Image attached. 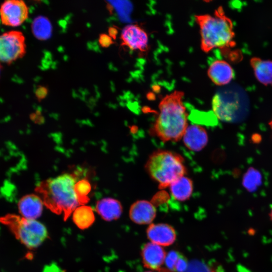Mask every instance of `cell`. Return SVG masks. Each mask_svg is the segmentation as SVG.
I'll list each match as a JSON object with an SVG mask.
<instances>
[{
  "instance_id": "cell-11",
  "label": "cell",
  "mask_w": 272,
  "mask_h": 272,
  "mask_svg": "<svg viewBox=\"0 0 272 272\" xmlns=\"http://www.w3.org/2000/svg\"><path fill=\"white\" fill-rule=\"evenodd\" d=\"M166 253L163 248L152 242L146 243L141 251L144 265L151 270H158L165 262Z\"/></svg>"
},
{
  "instance_id": "cell-19",
  "label": "cell",
  "mask_w": 272,
  "mask_h": 272,
  "mask_svg": "<svg viewBox=\"0 0 272 272\" xmlns=\"http://www.w3.org/2000/svg\"><path fill=\"white\" fill-rule=\"evenodd\" d=\"M31 30L37 39L46 40L52 35V26L47 17L39 16L33 20L31 24Z\"/></svg>"
},
{
  "instance_id": "cell-13",
  "label": "cell",
  "mask_w": 272,
  "mask_h": 272,
  "mask_svg": "<svg viewBox=\"0 0 272 272\" xmlns=\"http://www.w3.org/2000/svg\"><path fill=\"white\" fill-rule=\"evenodd\" d=\"M182 138L185 147L194 152L201 151L208 142L207 132L203 127L198 125L187 126Z\"/></svg>"
},
{
  "instance_id": "cell-16",
  "label": "cell",
  "mask_w": 272,
  "mask_h": 272,
  "mask_svg": "<svg viewBox=\"0 0 272 272\" xmlns=\"http://www.w3.org/2000/svg\"><path fill=\"white\" fill-rule=\"evenodd\" d=\"M172 196L176 200L184 201L189 199L193 191V182L185 176L180 177L169 186Z\"/></svg>"
},
{
  "instance_id": "cell-1",
  "label": "cell",
  "mask_w": 272,
  "mask_h": 272,
  "mask_svg": "<svg viewBox=\"0 0 272 272\" xmlns=\"http://www.w3.org/2000/svg\"><path fill=\"white\" fill-rule=\"evenodd\" d=\"M183 96L184 92L175 90L165 95L159 103V113L152 132L164 142L179 141L188 126Z\"/></svg>"
},
{
  "instance_id": "cell-25",
  "label": "cell",
  "mask_w": 272,
  "mask_h": 272,
  "mask_svg": "<svg viewBox=\"0 0 272 272\" xmlns=\"http://www.w3.org/2000/svg\"><path fill=\"white\" fill-rule=\"evenodd\" d=\"M48 93V89L44 86H39L35 91V95L39 101L44 99Z\"/></svg>"
},
{
  "instance_id": "cell-10",
  "label": "cell",
  "mask_w": 272,
  "mask_h": 272,
  "mask_svg": "<svg viewBox=\"0 0 272 272\" xmlns=\"http://www.w3.org/2000/svg\"><path fill=\"white\" fill-rule=\"evenodd\" d=\"M129 216L130 220L137 224H151L156 217V209L151 202L139 200L130 206Z\"/></svg>"
},
{
  "instance_id": "cell-5",
  "label": "cell",
  "mask_w": 272,
  "mask_h": 272,
  "mask_svg": "<svg viewBox=\"0 0 272 272\" xmlns=\"http://www.w3.org/2000/svg\"><path fill=\"white\" fill-rule=\"evenodd\" d=\"M0 222L10 230L17 239L30 249L37 248L48 236L45 226L36 220L8 214L0 217Z\"/></svg>"
},
{
  "instance_id": "cell-28",
  "label": "cell",
  "mask_w": 272,
  "mask_h": 272,
  "mask_svg": "<svg viewBox=\"0 0 272 272\" xmlns=\"http://www.w3.org/2000/svg\"><path fill=\"white\" fill-rule=\"evenodd\" d=\"M268 216H269V219L270 220V221H271L272 222V208L271 209L269 214H268Z\"/></svg>"
},
{
  "instance_id": "cell-30",
  "label": "cell",
  "mask_w": 272,
  "mask_h": 272,
  "mask_svg": "<svg viewBox=\"0 0 272 272\" xmlns=\"http://www.w3.org/2000/svg\"><path fill=\"white\" fill-rule=\"evenodd\" d=\"M2 69V65H1V64H0V74H1V72Z\"/></svg>"
},
{
  "instance_id": "cell-24",
  "label": "cell",
  "mask_w": 272,
  "mask_h": 272,
  "mask_svg": "<svg viewBox=\"0 0 272 272\" xmlns=\"http://www.w3.org/2000/svg\"><path fill=\"white\" fill-rule=\"evenodd\" d=\"M113 43V39L108 35L102 33L99 35V43L102 47H108Z\"/></svg>"
},
{
  "instance_id": "cell-17",
  "label": "cell",
  "mask_w": 272,
  "mask_h": 272,
  "mask_svg": "<svg viewBox=\"0 0 272 272\" xmlns=\"http://www.w3.org/2000/svg\"><path fill=\"white\" fill-rule=\"evenodd\" d=\"M251 64L257 80L262 84L272 85V61L255 58Z\"/></svg>"
},
{
  "instance_id": "cell-20",
  "label": "cell",
  "mask_w": 272,
  "mask_h": 272,
  "mask_svg": "<svg viewBox=\"0 0 272 272\" xmlns=\"http://www.w3.org/2000/svg\"><path fill=\"white\" fill-rule=\"evenodd\" d=\"M165 263L167 268L172 272H185L189 263L182 254L175 250L166 254Z\"/></svg>"
},
{
  "instance_id": "cell-21",
  "label": "cell",
  "mask_w": 272,
  "mask_h": 272,
  "mask_svg": "<svg viewBox=\"0 0 272 272\" xmlns=\"http://www.w3.org/2000/svg\"><path fill=\"white\" fill-rule=\"evenodd\" d=\"M262 177L260 172L253 167H250L244 174L242 185L249 192H253L261 184Z\"/></svg>"
},
{
  "instance_id": "cell-26",
  "label": "cell",
  "mask_w": 272,
  "mask_h": 272,
  "mask_svg": "<svg viewBox=\"0 0 272 272\" xmlns=\"http://www.w3.org/2000/svg\"><path fill=\"white\" fill-rule=\"evenodd\" d=\"M118 30L115 27H110L108 29V35L113 39H115L118 34Z\"/></svg>"
},
{
  "instance_id": "cell-12",
  "label": "cell",
  "mask_w": 272,
  "mask_h": 272,
  "mask_svg": "<svg viewBox=\"0 0 272 272\" xmlns=\"http://www.w3.org/2000/svg\"><path fill=\"white\" fill-rule=\"evenodd\" d=\"M43 202L38 195L28 194L22 197L18 203L22 217L30 220H36L42 213Z\"/></svg>"
},
{
  "instance_id": "cell-18",
  "label": "cell",
  "mask_w": 272,
  "mask_h": 272,
  "mask_svg": "<svg viewBox=\"0 0 272 272\" xmlns=\"http://www.w3.org/2000/svg\"><path fill=\"white\" fill-rule=\"evenodd\" d=\"M72 219L75 224L79 229L85 230L92 225L95 217L94 212L90 207L81 205L74 210Z\"/></svg>"
},
{
  "instance_id": "cell-6",
  "label": "cell",
  "mask_w": 272,
  "mask_h": 272,
  "mask_svg": "<svg viewBox=\"0 0 272 272\" xmlns=\"http://www.w3.org/2000/svg\"><path fill=\"white\" fill-rule=\"evenodd\" d=\"M26 52L25 38L21 31L12 30L0 35V63L11 64Z\"/></svg>"
},
{
  "instance_id": "cell-9",
  "label": "cell",
  "mask_w": 272,
  "mask_h": 272,
  "mask_svg": "<svg viewBox=\"0 0 272 272\" xmlns=\"http://www.w3.org/2000/svg\"><path fill=\"white\" fill-rule=\"evenodd\" d=\"M147 235L151 242L161 246L172 244L176 238L174 228L165 223L150 224L147 229Z\"/></svg>"
},
{
  "instance_id": "cell-2",
  "label": "cell",
  "mask_w": 272,
  "mask_h": 272,
  "mask_svg": "<svg viewBox=\"0 0 272 272\" xmlns=\"http://www.w3.org/2000/svg\"><path fill=\"white\" fill-rule=\"evenodd\" d=\"M76 182L75 175L64 173L40 182L35 191L48 209L63 214L65 221L80 205L74 189Z\"/></svg>"
},
{
  "instance_id": "cell-23",
  "label": "cell",
  "mask_w": 272,
  "mask_h": 272,
  "mask_svg": "<svg viewBox=\"0 0 272 272\" xmlns=\"http://www.w3.org/2000/svg\"><path fill=\"white\" fill-rule=\"evenodd\" d=\"M185 272H221V270L218 267H214L202 262L195 261L188 263Z\"/></svg>"
},
{
  "instance_id": "cell-29",
  "label": "cell",
  "mask_w": 272,
  "mask_h": 272,
  "mask_svg": "<svg viewBox=\"0 0 272 272\" xmlns=\"http://www.w3.org/2000/svg\"><path fill=\"white\" fill-rule=\"evenodd\" d=\"M268 125H269V126L270 127L271 130H272V118L271 119V120L268 122Z\"/></svg>"
},
{
  "instance_id": "cell-27",
  "label": "cell",
  "mask_w": 272,
  "mask_h": 272,
  "mask_svg": "<svg viewBox=\"0 0 272 272\" xmlns=\"http://www.w3.org/2000/svg\"><path fill=\"white\" fill-rule=\"evenodd\" d=\"M59 268L58 266L51 265H47L44 269L43 272H59Z\"/></svg>"
},
{
  "instance_id": "cell-4",
  "label": "cell",
  "mask_w": 272,
  "mask_h": 272,
  "mask_svg": "<svg viewBox=\"0 0 272 272\" xmlns=\"http://www.w3.org/2000/svg\"><path fill=\"white\" fill-rule=\"evenodd\" d=\"M184 162V158L178 153L158 150L149 157L145 169L150 177L158 183L159 188L164 189L185 175Z\"/></svg>"
},
{
  "instance_id": "cell-31",
  "label": "cell",
  "mask_w": 272,
  "mask_h": 272,
  "mask_svg": "<svg viewBox=\"0 0 272 272\" xmlns=\"http://www.w3.org/2000/svg\"><path fill=\"white\" fill-rule=\"evenodd\" d=\"M145 272H153V271H145Z\"/></svg>"
},
{
  "instance_id": "cell-14",
  "label": "cell",
  "mask_w": 272,
  "mask_h": 272,
  "mask_svg": "<svg viewBox=\"0 0 272 272\" xmlns=\"http://www.w3.org/2000/svg\"><path fill=\"white\" fill-rule=\"evenodd\" d=\"M208 75L215 84L223 86L231 81L234 77V72L231 66L227 61L216 60L209 66Z\"/></svg>"
},
{
  "instance_id": "cell-8",
  "label": "cell",
  "mask_w": 272,
  "mask_h": 272,
  "mask_svg": "<svg viewBox=\"0 0 272 272\" xmlns=\"http://www.w3.org/2000/svg\"><path fill=\"white\" fill-rule=\"evenodd\" d=\"M120 39L121 45L131 50L145 52L148 49V36L146 32L137 24L125 26L122 30Z\"/></svg>"
},
{
  "instance_id": "cell-22",
  "label": "cell",
  "mask_w": 272,
  "mask_h": 272,
  "mask_svg": "<svg viewBox=\"0 0 272 272\" xmlns=\"http://www.w3.org/2000/svg\"><path fill=\"white\" fill-rule=\"evenodd\" d=\"M74 189L80 205H84L88 202V194L91 190L90 182L86 179H82L76 181Z\"/></svg>"
},
{
  "instance_id": "cell-7",
  "label": "cell",
  "mask_w": 272,
  "mask_h": 272,
  "mask_svg": "<svg viewBox=\"0 0 272 272\" xmlns=\"http://www.w3.org/2000/svg\"><path fill=\"white\" fill-rule=\"evenodd\" d=\"M29 9L21 0H8L0 6V19L2 23L7 26L18 27L28 18Z\"/></svg>"
},
{
  "instance_id": "cell-3",
  "label": "cell",
  "mask_w": 272,
  "mask_h": 272,
  "mask_svg": "<svg viewBox=\"0 0 272 272\" xmlns=\"http://www.w3.org/2000/svg\"><path fill=\"white\" fill-rule=\"evenodd\" d=\"M199 26L201 50L208 53L214 48H226L233 45L234 32L231 21L227 17L221 8L213 15L195 16Z\"/></svg>"
},
{
  "instance_id": "cell-15",
  "label": "cell",
  "mask_w": 272,
  "mask_h": 272,
  "mask_svg": "<svg viewBox=\"0 0 272 272\" xmlns=\"http://www.w3.org/2000/svg\"><path fill=\"white\" fill-rule=\"evenodd\" d=\"M96 210L103 220L112 221L120 218L122 213V207L118 200L105 197L97 202Z\"/></svg>"
}]
</instances>
